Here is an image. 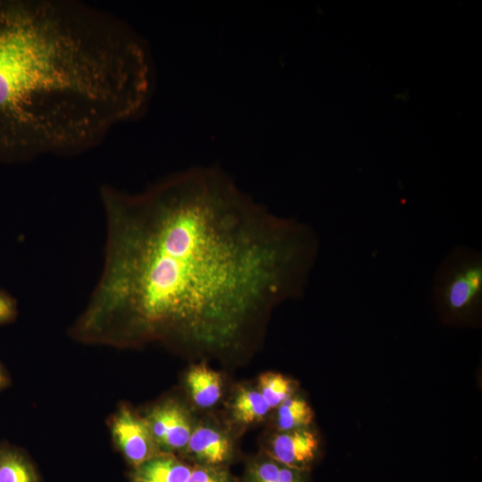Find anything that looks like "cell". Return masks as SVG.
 I'll list each match as a JSON object with an SVG mask.
<instances>
[{
  "label": "cell",
  "mask_w": 482,
  "mask_h": 482,
  "mask_svg": "<svg viewBox=\"0 0 482 482\" xmlns=\"http://www.w3.org/2000/svg\"><path fill=\"white\" fill-rule=\"evenodd\" d=\"M232 409L235 419L243 424L259 421L271 410L259 390L251 388L238 391Z\"/></svg>",
  "instance_id": "obj_13"
},
{
  "label": "cell",
  "mask_w": 482,
  "mask_h": 482,
  "mask_svg": "<svg viewBox=\"0 0 482 482\" xmlns=\"http://www.w3.org/2000/svg\"><path fill=\"white\" fill-rule=\"evenodd\" d=\"M432 299L445 325L478 328L482 320V254L463 245L453 247L436 270Z\"/></svg>",
  "instance_id": "obj_3"
},
{
  "label": "cell",
  "mask_w": 482,
  "mask_h": 482,
  "mask_svg": "<svg viewBox=\"0 0 482 482\" xmlns=\"http://www.w3.org/2000/svg\"><path fill=\"white\" fill-rule=\"evenodd\" d=\"M100 196L104 267L73 329L81 338L230 339L251 315L302 295L318 256L311 226L272 213L218 169L139 194L104 185Z\"/></svg>",
  "instance_id": "obj_1"
},
{
  "label": "cell",
  "mask_w": 482,
  "mask_h": 482,
  "mask_svg": "<svg viewBox=\"0 0 482 482\" xmlns=\"http://www.w3.org/2000/svg\"><path fill=\"white\" fill-rule=\"evenodd\" d=\"M17 315L18 304L16 299L5 290L0 289V325L14 321Z\"/></svg>",
  "instance_id": "obj_16"
},
{
  "label": "cell",
  "mask_w": 482,
  "mask_h": 482,
  "mask_svg": "<svg viewBox=\"0 0 482 482\" xmlns=\"http://www.w3.org/2000/svg\"><path fill=\"white\" fill-rule=\"evenodd\" d=\"M320 440L312 426L277 432L267 449L269 457L300 470L310 471L320 456Z\"/></svg>",
  "instance_id": "obj_5"
},
{
  "label": "cell",
  "mask_w": 482,
  "mask_h": 482,
  "mask_svg": "<svg viewBox=\"0 0 482 482\" xmlns=\"http://www.w3.org/2000/svg\"><path fill=\"white\" fill-rule=\"evenodd\" d=\"M0 482H38L29 460L7 444L0 445Z\"/></svg>",
  "instance_id": "obj_11"
},
{
  "label": "cell",
  "mask_w": 482,
  "mask_h": 482,
  "mask_svg": "<svg viewBox=\"0 0 482 482\" xmlns=\"http://www.w3.org/2000/svg\"><path fill=\"white\" fill-rule=\"evenodd\" d=\"M112 437L126 460L137 468L162 454L145 419L122 406L111 420Z\"/></svg>",
  "instance_id": "obj_4"
},
{
  "label": "cell",
  "mask_w": 482,
  "mask_h": 482,
  "mask_svg": "<svg viewBox=\"0 0 482 482\" xmlns=\"http://www.w3.org/2000/svg\"><path fill=\"white\" fill-rule=\"evenodd\" d=\"M259 392L270 409H277L284 401L295 394L297 384L291 378L276 372H265L258 380Z\"/></svg>",
  "instance_id": "obj_14"
},
{
  "label": "cell",
  "mask_w": 482,
  "mask_h": 482,
  "mask_svg": "<svg viewBox=\"0 0 482 482\" xmlns=\"http://www.w3.org/2000/svg\"><path fill=\"white\" fill-rule=\"evenodd\" d=\"M51 92V73L34 30L16 0H0V163L24 160Z\"/></svg>",
  "instance_id": "obj_2"
},
{
  "label": "cell",
  "mask_w": 482,
  "mask_h": 482,
  "mask_svg": "<svg viewBox=\"0 0 482 482\" xmlns=\"http://www.w3.org/2000/svg\"><path fill=\"white\" fill-rule=\"evenodd\" d=\"M313 419L314 412L310 403L303 397L295 394L277 408L275 419L277 432L310 427Z\"/></svg>",
  "instance_id": "obj_12"
},
{
  "label": "cell",
  "mask_w": 482,
  "mask_h": 482,
  "mask_svg": "<svg viewBox=\"0 0 482 482\" xmlns=\"http://www.w3.org/2000/svg\"><path fill=\"white\" fill-rule=\"evenodd\" d=\"M145 420L159 449L172 452L187 447L192 428L179 405L172 402L162 403L154 408Z\"/></svg>",
  "instance_id": "obj_6"
},
{
  "label": "cell",
  "mask_w": 482,
  "mask_h": 482,
  "mask_svg": "<svg viewBox=\"0 0 482 482\" xmlns=\"http://www.w3.org/2000/svg\"><path fill=\"white\" fill-rule=\"evenodd\" d=\"M186 449L198 464L215 467H225L233 453L226 436L208 426L192 430Z\"/></svg>",
  "instance_id": "obj_7"
},
{
  "label": "cell",
  "mask_w": 482,
  "mask_h": 482,
  "mask_svg": "<svg viewBox=\"0 0 482 482\" xmlns=\"http://www.w3.org/2000/svg\"><path fill=\"white\" fill-rule=\"evenodd\" d=\"M192 467L166 454H160L135 468L133 479L150 482H187Z\"/></svg>",
  "instance_id": "obj_8"
},
{
  "label": "cell",
  "mask_w": 482,
  "mask_h": 482,
  "mask_svg": "<svg viewBox=\"0 0 482 482\" xmlns=\"http://www.w3.org/2000/svg\"><path fill=\"white\" fill-rule=\"evenodd\" d=\"M309 471L286 466L265 455L250 463L245 482H308Z\"/></svg>",
  "instance_id": "obj_10"
},
{
  "label": "cell",
  "mask_w": 482,
  "mask_h": 482,
  "mask_svg": "<svg viewBox=\"0 0 482 482\" xmlns=\"http://www.w3.org/2000/svg\"><path fill=\"white\" fill-rule=\"evenodd\" d=\"M10 383L9 378L0 364V391L5 388Z\"/></svg>",
  "instance_id": "obj_17"
},
{
  "label": "cell",
  "mask_w": 482,
  "mask_h": 482,
  "mask_svg": "<svg viewBox=\"0 0 482 482\" xmlns=\"http://www.w3.org/2000/svg\"><path fill=\"white\" fill-rule=\"evenodd\" d=\"M187 385L198 407H212L221 396L222 382L220 374L204 364L191 368L187 375Z\"/></svg>",
  "instance_id": "obj_9"
},
{
  "label": "cell",
  "mask_w": 482,
  "mask_h": 482,
  "mask_svg": "<svg viewBox=\"0 0 482 482\" xmlns=\"http://www.w3.org/2000/svg\"><path fill=\"white\" fill-rule=\"evenodd\" d=\"M187 482H236L225 467L196 465L192 467Z\"/></svg>",
  "instance_id": "obj_15"
},
{
  "label": "cell",
  "mask_w": 482,
  "mask_h": 482,
  "mask_svg": "<svg viewBox=\"0 0 482 482\" xmlns=\"http://www.w3.org/2000/svg\"><path fill=\"white\" fill-rule=\"evenodd\" d=\"M132 482H150V481H145L140 479H132Z\"/></svg>",
  "instance_id": "obj_18"
}]
</instances>
